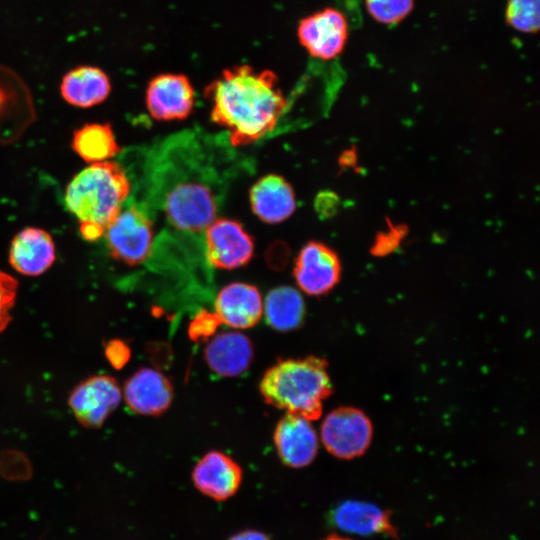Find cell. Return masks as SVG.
<instances>
[{
  "instance_id": "d4e9b609",
  "label": "cell",
  "mask_w": 540,
  "mask_h": 540,
  "mask_svg": "<svg viewBox=\"0 0 540 540\" xmlns=\"http://www.w3.org/2000/svg\"><path fill=\"white\" fill-rule=\"evenodd\" d=\"M369 14L379 23L392 25L412 11L414 0H365Z\"/></svg>"
},
{
  "instance_id": "30bf717a",
  "label": "cell",
  "mask_w": 540,
  "mask_h": 540,
  "mask_svg": "<svg viewBox=\"0 0 540 540\" xmlns=\"http://www.w3.org/2000/svg\"><path fill=\"white\" fill-rule=\"evenodd\" d=\"M206 255L220 269H235L252 258L254 243L242 225L230 219H215L205 229Z\"/></svg>"
},
{
  "instance_id": "9c48e42d",
  "label": "cell",
  "mask_w": 540,
  "mask_h": 540,
  "mask_svg": "<svg viewBox=\"0 0 540 540\" xmlns=\"http://www.w3.org/2000/svg\"><path fill=\"white\" fill-rule=\"evenodd\" d=\"M293 275L298 287L306 294L324 295L339 282L340 259L327 245L311 241L297 256Z\"/></svg>"
},
{
  "instance_id": "603a6c76",
  "label": "cell",
  "mask_w": 540,
  "mask_h": 540,
  "mask_svg": "<svg viewBox=\"0 0 540 540\" xmlns=\"http://www.w3.org/2000/svg\"><path fill=\"white\" fill-rule=\"evenodd\" d=\"M334 520L340 528L358 534L393 531L385 512L374 505L361 502L343 503L336 509Z\"/></svg>"
},
{
  "instance_id": "d6986e66",
  "label": "cell",
  "mask_w": 540,
  "mask_h": 540,
  "mask_svg": "<svg viewBox=\"0 0 540 540\" xmlns=\"http://www.w3.org/2000/svg\"><path fill=\"white\" fill-rule=\"evenodd\" d=\"M253 212L266 223H279L287 219L296 207L291 185L279 175L260 178L250 190Z\"/></svg>"
},
{
  "instance_id": "4fadbf2b",
  "label": "cell",
  "mask_w": 540,
  "mask_h": 540,
  "mask_svg": "<svg viewBox=\"0 0 540 540\" xmlns=\"http://www.w3.org/2000/svg\"><path fill=\"white\" fill-rule=\"evenodd\" d=\"M280 460L292 468H302L315 459L318 435L308 419L286 413L277 423L273 435Z\"/></svg>"
},
{
  "instance_id": "4316f807",
  "label": "cell",
  "mask_w": 540,
  "mask_h": 540,
  "mask_svg": "<svg viewBox=\"0 0 540 540\" xmlns=\"http://www.w3.org/2000/svg\"><path fill=\"white\" fill-rule=\"evenodd\" d=\"M221 323L216 313L200 311L189 326V336L194 341L210 337Z\"/></svg>"
},
{
  "instance_id": "277c9868",
  "label": "cell",
  "mask_w": 540,
  "mask_h": 540,
  "mask_svg": "<svg viewBox=\"0 0 540 540\" xmlns=\"http://www.w3.org/2000/svg\"><path fill=\"white\" fill-rule=\"evenodd\" d=\"M217 199L210 186L197 179H183L164 196V212L170 223L185 232H201L217 214Z\"/></svg>"
},
{
  "instance_id": "6da1fadb",
  "label": "cell",
  "mask_w": 540,
  "mask_h": 540,
  "mask_svg": "<svg viewBox=\"0 0 540 540\" xmlns=\"http://www.w3.org/2000/svg\"><path fill=\"white\" fill-rule=\"evenodd\" d=\"M205 94L212 105V120L228 131L234 146L270 133L286 107L276 74L250 65L224 70Z\"/></svg>"
},
{
  "instance_id": "cb8c5ba5",
  "label": "cell",
  "mask_w": 540,
  "mask_h": 540,
  "mask_svg": "<svg viewBox=\"0 0 540 540\" xmlns=\"http://www.w3.org/2000/svg\"><path fill=\"white\" fill-rule=\"evenodd\" d=\"M540 0H508L507 23L523 33H536L540 26Z\"/></svg>"
},
{
  "instance_id": "484cf974",
  "label": "cell",
  "mask_w": 540,
  "mask_h": 540,
  "mask_svg": "<svg viewBox=\"0 0 540 540\" xmlns=\"http://www.w3.org/2000/svg\"><path fill=\"white\" fill-rule=\"evenodd\" d=\"M17 289V280L0 270V333L6 329L12 319L10 312L15 303Z\"/></svg>"
},
{
  "instance_id": "4dcf8cb0",
  "label": "cell",
  "mask_w": 540,
  "mask_h": 540,
  "mask_svg": "<svg viewBox=\"0 0 540 540\" xmlns=\"http://www.w3.org/2000/svg\"><path fill=\"white\" fill-rule=\"evenodd\" d=\"M324 540H352V539L340 537V536H337V535H330L327 538H325Z\"/></svg>"
},
{
  "instance_id": "5b68a950",
  "label": "cell",
  "mask_w": 540,
  "mask_h": 540,
  "mask_svg": "<svg viewBox=\"0 0 540 540\" xmlns=\"http://www.w3.org/2000/svg\"><path fill=\"white\" fill-rule=\"evenodd\" d=\"M373 427L359 409L339 407L326 415L320 427V439L326 450L340 459L362 455L371 443Z\"/></svg>"
},
{
  "instance_id": "7a4b0ae2",
  "label": "cell",
  "mask_w": 540,
  "mask_h": 540,
  "mask_svg": "<svg viewBox=\"0 0 540 540\" xmlns=\"http://www.w3.org/2000/svg\"><path fill=\"white\" fill-rule=\"evenodd\" d=\"M259 389L267 404L313 421L321 416L332 384L326 361L307 356L277 361L263 374Z\"/></svg>"
},
{
  "instance_id": "ffe728a7",
  "label": "cell",
  "mask_w": 540,
  "mask_h": 540,
  "mask_svg": "<svg viewBox=\"0 0 540 540\" xmlns=\"http://www.w3.org/2000/svg\"><path fill=\"white\" fill-rule=\"evenodd\" d=\"M111 82L99 67L80 65L69 70L60 83V94L70 105L89 108L102 103L110 94Z\"/></svg>"
},
{
  "instance_id": "2e32d148",
  "label": "cell",
  "mask_w": 540,
  "mask_h": 540,
  "mask_svg": "<svg viewBox=\"0 0 540 540\" xmlns=\"http://www.w3.org/2000/svg\"><path fill=\"white\" fill-rule=\"evenodd\" d=\"M215 313L221 323L231 328H251L259 322L263 314L261 294L251 284L231 283L218 293Z\"/></svg>"
},
{
  "instance_id": "44dd1931",
  "label": "cell",
  "mask_w": 540,
  "mask_h": 540,
  "mask_svg": "<svg viewBox=\"0 0 540 540\" xmlns=\"http://www.w3.org/2000/svg\"><path fill=\"white\" fill-rule=\"evenodd\" d=\"M263 312L270 327L278 331H290L303 322L305 304L298 290L290 286H280L267 294Z\"/></svg>"
},
{
  "instance_id": "5bb4252c",
  "label": "cell",
  "mask_w": 540,
  "mask_h": 540,
  "mask_svg": "<svg viewBox=\"0 0 540 540\" xmlns=\"http://www.w3.org/2000/svg\"><path fill=\"white\" fill-rule=\"evenodd\" d=\"M123 396L132 412L145 416H159L172 403L173 387L160 371L144 367L127 379Z\"/></svg>"
},
{
  "instance_id": "83f0119b",
  "label": "cell",
  "mask_w": 540,
  "mask_h": 540,
  "mask_svg": "<svg viewBox=\"0 0 540 540\" xmlns=\"http://www.w3.org/2000/svg\"><path fill=\"white\" fill-rule=\"evenodd\" d=\"M105 355L113 367L120 369L129 360L130 350L124 342L114 339L105 346Z\"/></svg>"
},
{
  "instance_id": "3957f363",
  "label": "cell",
  "mask_w": 540,
  "mask_h": 540,
  "mask_svg": "<svg viewBox=\"0 0 540 540\" xmlns=\"http://www.w3.org/2000/svg\"><path fill=\"white\" fill-rule=\"evenodd\" d=\"M130 182L120 165L112 161L91 163L77 173L65 190V204L81 223L104 230L121 211Z\"/></svg>"
},
{
  "instance_id": "8fae6325",
  "label": "cell",
  "mask_w": 540,
  "mask_h": 540,
  "mask_svg": "<svg viewBox=\"0 0 540 540\" xmlns=\"http://www.w3.org/2000/svg\"><path fill=\"white\" fill-rule=\"evenodd\" d=\"M31 94L24 81L0 65V142L13 141L34 120Z\"/></svg>"
},
{
  "instance_id": "8992f818",
  "label": "cell",
  "mask_w": 540,
  "mask_h": 540,
  "mask_svg": "<svg viewBox=\"0 0 540 540\" xmlns=\"http://www.w3.org/2000/svg\"><path fill=\"white\" fill-rule=\"evenodd\" d=\"M104 234L111 256L127 265L140 264L150 253L153 242L152 222L136 206L121 209Z\"/></svg>"
},
{
  "instance_id": "f1b7e54d",
  "label": "cell",
  "mask_w": 540,
  "mask_h": 540,
  "mask_svg": "<svg viewBox=\"0 0 540 540\" xmlns=\"http://www.w3.org/2000/svg\"><path fill=\"white\" fill-rule=\"evenodd\" d=\"M80 232L85 240L96 241L104 234L105 230L95 224L81 223Z\"/></svg>"
},
{
  "instance_id": "9a60e30c",
  "label": "cell",
  "mask_w": 540,
  "mask_h": 540,
  "mask_svg": "<svg viewBox=\"0 0 540 540\" xmlns=\"http://www.w3.org/2000/svg\"><path fill=\"white\" fill-rule=\"evenodd\" d=\"M243 478L239 464L220 451L206 453L194 466L192 481L204 495L217 500H226L238 491Z\"/></svg>"
},
{
  "instance_id": "f546056e",
  "label": "cell",
  "mask_w": 540,
  "mask_h": 540,
  "mask_svg": "<svg viewBox=\"0 0 540 540\" xmlns=\"http://www.w3.org/2000/svg\"><path fill=\"white\" fill-rule=\"evenodd\" d=\"M229 540H271L266 534L257 530H245L232 536Z\"/></svg>"
},
{
  "instance_id": "7402d4cb",
  "label": "cell",
  "mask_w": 540,
  "mask_h": 540,
  "mask_svg": "<svg viewBox=\"0 0 540 540\" xmlns=\"http://www.w3.org/2000/svg\"><path fill=\"white\" fill-rule=\"evenodd\" d=\"M73 150L86 162L96 163L113 158L120 150L109 124H86L74 132Z\"/></svg>"
},
{
  "instance_id": "e0dca14e",
  "label": "cell",
  "mask_w": 540,
  "mask_h": 540,
  "mask_svg": "<svg viewBox=\"0 0 540 540\" xmlns=\"http://www.w3.org/2000/svg\"><path fill=\"white\" fill-rule=\"evenodd\" d=\"M54 261V241L43 229L25 228L11 241L9 263L23 275L38 276L47 271Z\"/></svg>"
},
{
  "instance_id": "52a82bcc",
  "label": "cell",
  "mask_w": 540,
  "mask_h": 540,
  "mask_svg": "<svg viewBox=\"0 0 540 540\" xmlns=\"http://www.w3.org/2000/svg\"><path fill=\"white\" fill-rule=\"evenodd\" d=\"M121 398V388L114 377L93 375L74 387L68 404L82 426L99 428L119 406Z\"/></svg>"
},
{
  "instance_id": "ba28073f",
  "label": "cell",
  "mask_w": 540,
  "mask_h": 540,
  "mask_svg": "<svg viewBox=\"0 0 540 540\" xmlns=\"http://www.w3.org/2000/svg\"><path fill=\"white\" fill-rule=\"evenodd\" d=\"M297 35L311 56L330 60L342 52L348 36V24L340 11L326 8L303 18Z\"/></svg>"
},
{
  "instance_id": "ac0fdd59",
  "label": "cell",
  "mask_w": 540,
  "mask_h": 540,
  "mask_svg": "<svg viewBox=\"0 0 540 540\" xmlns=\"http://www.w3.org/2000/svg\"><path fill=\"white\" fill-rule=\"evenodd\" d=\"M253 356L251 340L235 331L217 334L204 350L207 366L212 372L223 377L242 375L250 367Z\"/></svg>"
},
{
  "instance_id": "7c38bea8",
  "label": "cell",
  "mask_w": 540,
  "mask_h": 540,
  "mask_svg": "<svg viewBox=\"0 0 540 540\" xmlns=\"http://www.w3.org/2000/svg\"><path fill=\"white\" fill-rule=\"evenodd\" d=\"M146 105L157 120L183 119L193 109L194 89L185 75L159 74L147 86Z\"/></svg>"
}]
</instances>
